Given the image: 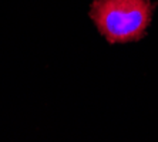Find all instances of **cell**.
Returning <instances> with one entry per match:
<instances>
[{
  "label": "cell",
  "mask_w": 158,
  "mask_h": 142,
  "mask_svg": "<svg viewBox=\"0 0 158 142\" xmlns=\"http://www.w3.org/2000/svg\"><path fill=\"white\" fill-rule=\"evenodd\" d=\"M151 0H94L90 17L108 43L141 40L151 23Z\"/></svg>",
  "instance_id": "cell-1"
}]
</instances>
